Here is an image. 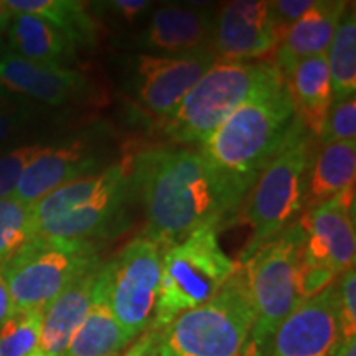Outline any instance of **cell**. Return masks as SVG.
Listing matches in <instances>:
<instances>
[{
  "label": "cell",
  "instance_id": "obj_38",
  "mask_svg": "<svg viewBox=\"0 0 356 356\" xmlns=\"http://www.w3.org/2000/svg\"><path fill=\"white\" fill-rule=\"evenodd\" d=\"M32 356H43V353H42V351H40V350H38V351H37V353H33Z\"/></svg>",
  "mask_w": 356,
  "mask_h": 356
},
{
  "label": "cell",
  "instance_id": "obj_3",
  "mask_svg": "<svg viewBox=\"0 0 356 356\" xmlns=\"http://www.w3.org/2000/svg\"><path fill=\"white\" fill-rule=\"evenodd\" d=\"M296 118L287 86L252 97L200 142V152L220 170L254 184L286 144Z\"/></svg>",
  "mask_w": 356,
  "mask_h": 356
},
{
  "label": "cell",
  "instance_id": "obj_25",
  "mask_svg": "<svg viewBox=\"0 0 356 356\" xmlns=\"http://www.w3.org/2000/svg\"><path fill=\"white\" fill-rule=\"evenodd\" d=\"M355 3L346 7L327 51L333 101L355 96L356 91V15Z\"/></svg>",
  "mask_w": 356,
  "mask_h": 356
},
{
  "label": "cell",
  "instance_id": "obj_24",
  "mask_svg": "<svg viewBox=\"0 0 356 356\" xmlns=\"http://www.w3.org/2000/svg\"><path fill=\"white\" fill-rule=\"evenodd\" d=\"M13 13L38 17L55 26L74 47L91 48L97 43L99 25L78 0H7Z\"/></svg>",
  "mask_w": 356,
  "mask_h": 356
},
{
  "label": "cell",
  "instance_id": "obj_9",
  "mask_svg": "<svg viewBox=\"0 0 356 356\" xmlns=\"http://www.w3.org/2000/svg\"><path fill=\"white\" fill-rule=\"evenodd\" d=\"M355 188L304 211L300 254L302 297L309 299L355 267Z\"/></svg>",
  "mask_w": 356,
  "mask_h": 356
},
{
  "label": "cell",
  "instance_id": "obj_26",
  "mask_svg": "<svg viewBox=\"0 0 356 356\" xmlns=\"http://www.w3.org/2000/svg\"><path fill=\"white\" fill-rule=\"evenodd\" d=\"M32 239V207L15 197L0 200V270Z\"/></svg>",
  "mask_w": 356,
  "mask_h": 356
},
{
  "label": "cell",
  "instance_id": "obj_33",
  "mask_svg": "<svg viewBox=\"0 0 356 356\" xmlns=\"http://www.w3.org/2000/svg\"><path fill=\"white\" fill-rule=\"evenodd\" d=\"M159 335L160 332L149 328L139 338H136L119 356H157Z\"/></svg>",
  "mask_w": 356,
  "mask_h": 356
},
{
  "label": "cell",
  "instance_id": "obj_23",
  "mask_svg": "<svg viewBox=\"0 0 356 356\" xmlns=\"http://www.w3.org/2000/svg\"><path fill=\"white\" fill-rule=\"evenodd\" d=\"M7 40L12 55L25 60L63 68L76 61V47L55 26L38 17L13 13L7 29Z\"/></svg>",
  "mask_w": 356,
  "mask_h": 356
},
{
  "label": "cell",
  "instance_id": "obj_4",
  "mask_svg": "<svg viewBox=\"0 0 356 356\" xmlns=\"http://www.w3.org/2000/svg\"><path fill=\"white\" fill-rule=\"evenodd\" d=\"M256 322L239 264L215 297L185 312L159 335L157 356H239Z\"/></svg>",
  "mask_w": 356,
  "mask_h": 356
},
{
  "label": "cell",
  "instance_id": "obj_20",
  "mask_svg": "<svg viewBox=\"0 0 356 356\" xmlns=\"http://www.w3.org/2000/svg\"><path fill=\"white\" fill-rule=\"evenodd\" d=\"M132 340L115 318L108 299V273L102 264L89 312L65 356H119Z\"/></svg>",
  "mask_w": 356,
  "mask_h": 356
},
{
  "label": "cell",
  "instance_id": "obj_5",
  "mask_svg": "<svg viewBox=\"0 0 356 356\" xmlns=\"http://www.w3.org/2000/svg\"><path fill=\"white\" fill-rule=\"evenodd\" d=\"M218 229L204 225L163 251L152 330L162 332L181 314L207 304L236 273L239 262L222 251Z\"/></svg>",
  "mask_w": 356,
  "mask_h": 356
},
{
  "label": "cell",
  "instance_id": "obj_28",
  "mask_svg": "<svg viewBox=\"0 0 356 356\" xmlns=\"http://www.w3.org/2000/svg\"><path fill=\"white\" fill-rule=\"evenodd\" d=\"M356 97L350 96L345 99L333 101L325 119L323 129L320 132V144L333 142L356 140Z\"/></svg>",
  "mask_w": 356,
  "mask_h": 356
},
{
  "label": "cell",
  "instance_id": "obj_13",
  "mask_svg": "<svg viewBox=\"0 0 356 356\" xmlns=\"http://www.w3.org/2000/svg\"><path fill=\"white\" fill-rule=\"evenodd\" d=\"M279 43L269 0L222 3L215 20L211 50L218 61L249 63L274 53Z\"/></svg>",
  "mask_w": 356,
  "mask_h": 356
},
{
  "label": "cell",
  "instance_id": "obj_10",
  "mask_svg": "<svg viewBox=\"0 0 356 356\" xmlns=\"http://www.w3.org/2000/svg\"><path fill=\"white\" fill-rule=\"evenodd\" d=\"M163 251L159 243L140 234L104 264L109 305L132 341L152 327Z\"/></svg>",
  "mask_w": 356,
  "mask_h": 356
},
{
  "label": "cell",
  "instance_id": "obj_27",
  "mask_svg": "<svg viewBox=\"0 0 356 356\" xmlns=\"http://www.w3.org/2000/svg\"><path fill=\"white\" fill-rule=\"evenodd\" d=\"M43 310L13 312L0 325V356H32L40 350Z\"/></svg>",
  "mask_w": 356,
  "mask_h": 356
},
{
  "label": "cell",
  "instance_id": "obj_2",
  "mask_svg": "<svg viewBox=\"0 0 356 356\" xmlns=\"http://www.w3.org/2000/svg\"><path fill=\"white\" fill-rule=\"evenodd\" d=\"M286 86L269 61H216L172 114L160 119V132L173 144H200L252 97Z\"/></svg>",
  "mask_w": 356,
  "mask_h": 356
},
{
  "label": "cell",
  "instance_id": "obj_19",
  "mask_svg": "<svg viewBox=\"0 0 356 356\" xmlns=\"http://www.w3.org/2000/svg\"><path fill=\"white\" fill-rule=\"evenodd\" d=\"M101 267L71 284L43 309L42 337H40V351L43 356L66 355L70 341L81 327L92 304Z\"/></svg>",
  "mask_w": 356,
  "mask_h": 356
},
{
  "label": "cell",
  "instance_id": "obj_29",
  "mask_svg": "<svg viewBox=\"0 0 356 356\" xmlns=\"http://www.w3.org/2000/svg\"><path fill=\"white\" fill-rule=\"evenodd\" d=\"M44 150L43 145H24L0 155V200L12 197L26 167Z\"/></svg>",
  "mask_w": 356,
  "mask_h": 356
},
{
  "label": "cell",
  "instance_id": "obj_1",
  "mask_svg": "<svg viewBox=\"0 0 356 356\" xmlns=\"http://www.w3.org/2000/svg\"><path fill=\"white\" fill-rule=\"evenodd\" d=\"M134 191L145 208L144 236L163 249L204 225L220 226L238 215L252 181L213 165L200 150H147L132 160Z\"/></svg>",
  "mask_w": 356,
  "mask_h": 356
},
{
  "label": "cell",
  "instance_id": "obj_14",
  "mask_svg": "<svg viewBox=\"0 0 356 356\" xmlns=\"http://www.w3.org/2000/svg\"><path fill=\"white\" fill-rule=\"evenodd\" d=\"M132 193V159H129L126 168L113 184L88 202L40 222L35 226L33 238L95 239L114 225Z\"/></svg>",
  "mask_w": 356,
  "mask_h": 356
},
{
  "label": "cell",
  "instance_id": "obj_32",
  "mask_svg": "<svg viewBox=\"0 0 356 356\" xmlns=\"http://www.w3.org/2000/svg\"><path fill=\"white\" fill-rule=\"evenodd\" d=\"M24 111L17 101L10 99L3 88L0 86V144L12 136V132L20 126Z\"/></svg>",
  "mask_w": 356,
  "mask_h": 356
},
{
  "label": "cell",
  "instance_id": "obj_11",
  "mask_svg": "<svg viewBox=\"0 0 356 356\" xmlns=\"http://www.w3.org/2000/svg\"><path fill=\"white\" fill-rule=\"evenodd\" d=\"M216 61L211 48L185 55L139 53L132 58V91L142 108L160 121L175 111Z\"/></svg>",
  "mask_w": 356,
  "mask_h": 356
},
{
  "label": "cell",
  "instance_id": "obj_37",
  "mask_svg": "<svg viewBox=\"0 0 356 356\" xmlns=\"http://www.w3.org/2000/svg\"><path fill=\"white\" fill-rule=\"evenodd\" d=\"M12 19H13V12L8 8L6 0H0V33L7 32Z\"/></svg>",
  "mask_w": 356,
  "mask_h": 356
},
{
  "label": "cell",
  "instance_id": "obj_7",
  "mask_svg": "<svg viewBox=\"0 0 356 356\" xmlns=\"http://www.w3.org/2000/svg\"><path fill=\"white\" fill-rule=\"evenodd\" d=\"M102 266L95 239L33 238L2 269L13 312L43 310L83 275Z\"/></svg>",
  "mask_w": 356,
  "mask_h": 356
},
{
  "label": "cell",
  "instance_id": "obj_8",
  "mask_svg": "<svg viewBox=\"0 0 356 356\" xmlns=\"http://www.w3.org/2000/svg\"><path fill=\"white\" fill-rule=\"evenodd\" d=\"M302 246L304 231L299 221H293L241 264L256 314L252 340L269 343L279 325L304 300Z\"/></svg>",
  "mask_w": 356,
  "mask_h": 356
},
{
  "label": "cell",
  "instance_id": "obj_36",
  "mask_svg": "<svg viewBox=\"0 0 356 356\" xmlns=\"http://www.w3.org/2000/svg\"><path fill=\"white\" fill-rule=\"evenodd\" d=\"M239 356H270L269 343H262V341L252 340V338L249 337L248 343L244 345V348Z\"/></svg>",
  "mask_w": 356,
  "mask_h": 356
},
{
  "label": "cell",
  "instance_id": "obj_17",
  "mask_svg": "<svg viewBox=\"0 0 356 356\" xmlns=\"http://www.w3.org/2000/svg\"><path fill=\"white\" fill-rule=\"evenodd\" d=\"M215 19L204 8L165 6L152 13L139 47L160 55H185L211 48Z\"/></svg>",
  "mask_w": 356,
  "mask_h": 356
},
{
  "label": "cell",
  "instance_id": "obj_30",
  "mask_svg": "<svg viewBox=\"0 0 356 356\" xmlns=\"http://www.w3.org/2000/svg\"><path fill=\"white\" fill-rule=\"evenodd\" d=\"M338 315L343 340L356 337V273L355 267L345 270L337 282Z\"/></svg>",
  "mask_w": 356,
  "mask_h": 356
},
{
  "label": "cell",
  "instance_id": "obj_31",
  "mask_svg": "<svg viewBox=\"0 0 356 356\" xmlns=\"http://www.w3.org/2000/svg\"><path fill=\"white\" fill-rule=\"evenodd\" d=\"M315 0H275L270 2L273 20L277 37H282L289 26L296 24L309 8L314 6Z\"/></svg>",
  "mask_w": 356,
  "mask_h": 356
},
{
  "label": "cell",
  "instance_id": "obj_16",
  "mask_svg": "<svg viewBox=\"0 0 356 356\" xmlns=\"http://www.w3.org/2000/svg\"><path fill=\"white\" fill-rule=\"evenodd\" d=\"M0 86L51 106H61L89 91L88 78L79 71L25 60L12 53L0 56Z\"/></svg>",
  "mask_w": 356,
  "mask_h": 356
},
{
  "label": "cell",
  "instance_id": "obj_21",
  "mask_svg": "<svg viewBox=\"0 0 356 356\" xmlns=\"http://www.w3.org/2000/svg\"><path fill=\"white\" fill-rule=\"evenodd\" d=\"M356 140L323 144L312 155L305 173L302 210L309 211L328 200L355 188Z\"/></svg>",
  "mask_w": 356,
  "mask_h": 356
},
{
  "label": "cell",
  "instance_id": "obj_12",
  "mask_svg": "<svg viewBox=\"0 0 356 356\" xmlns=\"http://www.w3.org/2000/svg\"><path fill=\"white\" fill-rule=\"evenodd\" d=\"M343 343L337 280L302 300L269 341L270 356H335Z\"/></svg>",
  "mask_w": 356,
  "mask_h": 356
},
{
  "label": "cell",
  "instance_id": "obj_35",
  "mask_svg": "<svg viewBox=\"0 0 356 356\" xmlns=\"http://www.w3.org/2000/svg\"><path fill=\"white\" fill-rule=\"evenodd\" d=\"M13 314V304L10 292H8L6 277H3L2 270H0V325Z\"/></svg>",
  "mask_w": 356,
  "mask_h": 356
},
{
  "label": "cell",
  "instance_id": "obj_18",
  "mask_svg": "<svg viewBox=\"0 0 356 356\" xmlns=\"http://www.w3.org/2000/svg\"><path fill=\"white\" fill-rule=\"evenodd\" d=\"M346 7L348 2L345 0H315L314 6L289 26L279 38L273 61L282 78L305 58L327 55Z\"/></svg>",
  "mask_w": 356,
  "mask_h": 356
},
{
  "label": "cell",
  "instance_id": "obj_6",
  "mask_svg": "<svg viewBox=\"0 0 356 356\" xmlns=\"http://www.w3.org/2000/svg\"><path fill=\"white\" fill-rule=\"evenodd\" d=\"M314 142L315 137L296 118L286 144L256 178L243 203V220L251 229V236L239 264L292 225L302 211V193L314 155Z\"/></svg>",
  "mask_w": 356,
  "mask_h": 356
},
{
  "label": "cell",
  "instance_id": "obj_22",
  "mask_svg": "<svg viewBox=\"0 0 356 356\" xmlns=\"http://www.w3.org/2000/svg\"><path fill=\"white\" fill-rule=\"evenodd\" d=\"M297 119L315 139L322 132L333 102L327 56H310L297 63L284 78Z\"/></svg>",
  "mask_w": 356,
  "mask_h": 356
},
{
  "label": "cell",
  "instance_id": "obj_34",
  "mask_svg": "<svg viewBox=\"0 0 356 356\" xmlns=\"http://www.w3.org/2000/svg\"><path fill=\"white\" fill-rule=\"evenodd\" d=\"M109 6L115 13L121 15L122 20L134 22L139 19L142 13L149 10L150 2H147V0H113V2H109Z\"/></svg>",
  "mask_w": 356,
  "mask_h": 356
},
{
  "label": "cell",
  "instance_id": "obj_15",
  "mask_svg": "<svg viewBox=\"0 0 356 356\" xmlns=\"http://www.w3.org/2000/svg\"><path fill=\"white\" fill-rule=\"evenodd\" d=\"M99 152L86 142H73L63 147H44V150L26 167L12 197L25 204H35L53 190L83 177L104 170Z\"/></svg>",
  "mask_w": 356,
  "mask_h": 356
}]
</instances>
